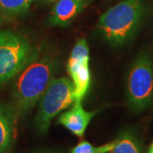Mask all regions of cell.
I'll list each match as a JSON object with an SVG mask.
<instances>
[{"mask_svg": "<svg viewBox=\"0 0 153 153\" xmlns=\"http://www.w3.org/2000/svg\"><path fill=\"white\" fill-rule=\"evenodd\" d=\"M37 59L19 73L14 85V105L19 116L22 117L33 110L53 80L55 71V61L48 57Z\"/></svg>", "mask_w": 153, "mask_h": 153, "instance_id": "6da1fadb", "label": "cell"}, {"mask_svg": "<svg viewBox=\"0 0 153 153\" xmlns=\"http://www.w3.org/2000/svg\"><path fill=\"white\" fill-rule=\"evenodd\" d=\"M143 13V0H124L100 16L99 30L110 44L122 46L136 32Z\"/></svg>", "mask_w": 153, "mask_h": 153, "instance_id": "7a4b0ae2", "label": "cell"}, {"mask_svg": "<svg viewBox=\"0 0 153 153\" xmlns=\"http://www.w3.org/2000/svg\"><path fill=\"white\" fill-rule=\"evenodd\" d=\"M38 55V49L24 36L0 31V86L19 75Z\"/></svg>", "mask_w": 153, "mask_h": 153, "instance_id": "3957f363", "label": "cell"}, {"mask_svg": "<svg viewBox=\"0 0 153 153\" xmlns=\"http://www.w3.org/2000/svg\"><path fill=\"white\" fill-rule=\"evenodd\" d=\"M127 97L134 111H142L153 103V61L141 54L134 61L128 75Z\"/></svg>", "mask_w": 153, "mask_h": 153, "instance_id": "277c9868", "label": "cell"}, {"mask_svg": "<svg viewBox=\"0 0 153 153\" xmlns=\"http://www.w3.org/2000/svg\"><path fill=\"white\" fill-rule=\"evenodd\" d=\"M74 85L67 77L53 79L41 98L35 125L39 133L48 131L52 119L74 102Z\"/></svg>", "mask_w": 153, "mask_h": 153, "instance_id": "5b68a950", "label": "cell"}, {"mask_svg": "<svg viewBox=\"0 0 153 153\" xmlns=\"http://www.w3.org/2000/svg\"><path fill=\"white\" fill-rule=\"evenodd\" d=\"M89 49L85 39H79L71 51L67 70L74 85V100L82 101L90 85V71L88 67ZM74 101V102H75Z\"/></svg>", "mask_w": 153, "mask_h": 153, "instance_id": "8992f818", "label": "cell"}, {"mask_svg": "<svg viewBox=\"0 0 153 153\" xmlns=\"http://www.w3.org/2000/svg\"><path fill=\"white\" fill-rule=\"evenodd\" d=\"M96 113L97 111H88L83 109L82 101H75L71 110L60 115L58 122L76 136L82 137Z\"/></svg>", "mask_w": 153, "mask_h": 153, "instance_id": "52a82bcc", "label": "cell"}, {"mask_svg": "<svg viewBox=\"0 0 153 153\" xmlns=\"http://www.w3.org/2000/svg\"><path fill=\"white\" fill-rule=\"evenodd\" d=\"M18 117L15 105L0 103V153H10Z\"/></svg>", "mask_w": 153, "mask_h": 153, "instance_id": "ba28073f", "label": "cell"}, {"mask_svg": "<svg viewBox=\"0 0 153 153\" xmlns=\"http://www.w3.org/2000/svg\"><path fill=\"white\" fill-rule=\"evenodd\" d=\"M84 0H60L54 7L50 23L65 27L75 18L83 7Z\"/></svg>", "mask_w": 153, "mask_h": 153, "instance_id": "9c48e42d", "label": "cell"}, {"mask_svg": "<svg viewBox=\"0 0 153 153\" xmlns=\"http://www.w3.org/2000/svg\"><path fill=\"white\" fill-rule=\"evenodd\" d=\"M107 153H143V146L134 132L126 130L115 140L114 146Z\"/></svg>", "mask_w": 153, "mask_h": 153, "instance_id": "30bf717a", "label": "cell"}, {"mask_svg": "<svg viewBox=\"0 0 153 153\" xmlns=\"http://www.w3.org/2000/svg\"><path fill=\"white\" fill-rule=\"evenodd\" d=\"M33 0H0V12L7 17L24 15L30 8Z\"/></svg>", "mask_w": 153, "mask_h": 153, "instance_id": "8fae6325", "label": "cell"}, {"mask_svg": "<svg viewBox=\"0 0 153 153\" xmlns=\"http://www.w3.org/2000/svg\"><path fill=\"white\" fill-rule=\"evenodd\" d=\"M114 145L115 140L100 146H94L86 140H82L72 148L70 153H107L113 148Z\"/></svg>", "mask_w": 153, "mask_h": 153, "instance_id": "7c38bea8", "label": "cell"}, {"mask_svg": "<svg viewBox=\"0 0 153 153\" xmlns=\"http://www.w3.org/2000/svg\"><path fill=\"white\" fill-rule=\"evenodd\" d=\"M34 153H57V152H51V151H46V150H44V151H38V152H36Z\"/></svg>", "mask_w": 153, "mask_h": 153, "instance_id": "4fadbf2b", "label": "cell"}, {"mask_svg": "<svg viewBox=\"0 0 153 153\" xmlns=\"http://www.w3.org/2000/svg\"><path fill=\"white\" fill-rule=\"evenodd\" d=\"M147 153H153V143L152 144V146H150V148H149Z\"/></svg>", "mask_w": 153, "mask_h": 153, "instance_id": "5bb4252c", "label": "cell"}, {"mask_svg": "<svg viewBox=\"0 0 153 153\" xmlns=\"http://www.w3.org/2000/svg\"><path fill=\"white\" fill-rule=\"evenodd\" d=\"M0 23H1V19H0Z\"/></svg>", "mask_w": 153, "mask_h": 153, "instance_id": "9a60e30c", "label": "cell"}]
</instances>
